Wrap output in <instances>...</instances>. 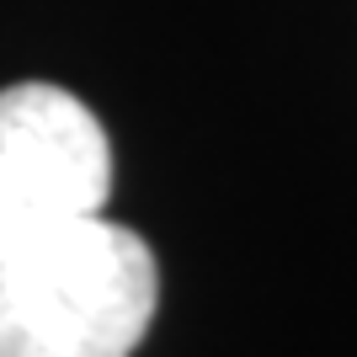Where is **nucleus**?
I'll return each mask as SVG.
<instances>
[{
	"mask_svg": "<svg viewBox=\"0 0 357 357\" xmlns=\"http://www.w3.org/2000/svg\"><path fill=\"white\" fill-rule=\"evenodd\" d=\"M160 304L155 251L102 213L0 235V357H134Z\"/></svg>",
	"mask_w": 357,
	"mask_h": 357,
	"instance_id": "f257e3e1",
	"label": "nucleus"
},
{
	"mask_svg": "<svg viewBox=\"0 0 357 357\" xmlns=\"http://www.w3.org/2000/svg\"><path fill=\"white\" fill-rule=\"evenodd\" d=\"M112 144L80 96L43 80L0 91V235L102 213Z\"/></svg>",
	"mask_w": 357,
	"mask_h": 357,
	"instance_id": "f03ea898",
	"label": "nucleus"
}]
</instances>
